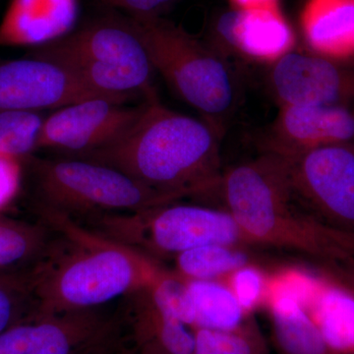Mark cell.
I'll list each match as a JSON object with an SVG mask.
<instances>
[{
	"instance_id": "cell-1",
	"label": "cell",
	"mask_w": 354,
	"mask_h": 354,
	"mask_svg": "<svg viewBox=\"0 0 354 354\" xmlns=\"http://www.w3.org/2000/svg\"><path fill=\"white\" fill-rule=\"evenodd\" d=\"M57 239L32 271L35 315L106 307L152 285L160 262L95 234L64 215L38 209Z\"/></svg>"
},
{
	"instance_id": "cell-2",
	"label": "cell",
	"mask_w": 354,
	"mask_h": 354,
	"mask_svg": "<svg viewBox=\"0 0 354 354\" xmlns=\"http://www.w3.org/2000/svg\"><path fill=\"white\" fill-rule=\"evenodd\" d=\"M221 136L209 123L146 100L138 120L111 145L75 157L185 196L220 187Z\"/></svg>"
},
{
	"instance_id": "cell-3",
	"label": "cell",
	"mask_w": 354,
	"mask_h": 354,
	"mask_svg": "<svg viewBox=\"0 0 354 354\" xmlns=\"http://www.w3.org/2000/svg\"><path fill=\"white\" fill-rule=\"evenodd\" d=\"M218 189L251 245L295 251L316 264L354 259V234L309 213L272 153L265 152L223 172Z\"/></svg>"
},
{
	"instance_id": "cell-4",
	"label": "cell",
	"mask_w": 354,
	"mask_h": 354,
	"mask_svg": "<svg viewBox=\"0 0 354 354\" xmlns=\"http://www.w3.org/2000/svg\"><path fill=\"white\" fill-rule=\"evenodd\" d=\"M31 57L60 65L113 101L127 104L158 97L156 70L128 16L95 18L64 38L35 48Z\"/></svg>"
},
{
	"instance_id": "cell-5",
	"label": "cell",
	"mask_w": 354,
	"mask_h": 354,
	"mask_svg": "<svg viewBox=\"0 0 354 354\" xmlns=\"http://www.w3.org/2000/svg\"><path fill=\"white\" fill-rule=\"evenodd\" d=\"M156 73L223 137L239 102V86L213 46L162 17L131 18Z\"/></svg>"
},
{
	"instance_id": "cell-6",
	"label": "cell",
	"mask_w": 354,
	"mask_h": 354,
	"mask_svg": "<svg viewBox=\"0 0 354 354\" xmlns=\"http://www.w3.org/2000/svg\"><path fill=\"white\" fill-rule=\"evenodd\" d=\"M38 208L74 221L156 208L187 197L151 187L108 165L83 158H32Z\"/></svg>"
},
{
	"instance_id": "cell-7",
	"label": "cell",
	"mask_w": 354,
	"mask_h": 354,
	"mask_svg": "<svg viewBox=\"0 0 354 354\" xmlns=\"http://www.w3.org/2000/svg\"><path fill=\"white\" fill-rule=\"evenodd\" d=\"M177 202L136 213L91 216L82 227L158 262L209 244L252 246L227 209Z\"/></svg>"
},
{
	"instance_id": "cell-8",
	"label": "cell",
	"mask_w": 354,
	"mask_h": 354,
	"mask_svg": "<svg viewBox=\"0 0 354 354\" xmlns=\"http://www.w3.org/2000/svg\"><path fill=\"white\" fill-rule=\"evenodd\" d=\"M272 155L293 194L309 213L354 234V142Z\"/></svg>"
},
{
	"instance_id": "cell-9",
	"label": "cell",
	"mask_w": 354,
	"mask_h": 354,
	"mask_svg": "<svg viewBox=\"0 0 354 354\" xmlns=\"http://www.w3.org/2000/svg\"><path fill=\"white\" fill-rule=\"evenodd\" d=\"M124 327L122 309L34 315L0 334V354H115Z\"/></svg>"
},
{
	"instance_id": "cell-10",
	"label": "cell",
	"mask_w": 354,
	"mask_h": 354,
	"mask_svg": "<svg viewBox=\"0 0 354 354\" xmlns=\"http://www.w3.org/2000/svg\"><path fill=\"white\" fill-rule=\"evenodd\" d=\"M144 104L128 106L94 97L55 109L44 118L39 149L62 151L75 157L111 145L138 120Z\"/></svg>"
},
{
	"instance_id": "cell-11",
	"label": "cell",
	"mask_w": 354,
	"mask_h": 354,
	"mask_svg": "<svg viewBox=\"0 0 354 354\" xmlns=\"http://www.w3.org/2000/svg\"><path fill=\"white\" fill-rule=\"evenodd\" d=\"M269 84L279 106H354V70L315 53H286L272 64Z\"/></svg>"
},
{
	"instance_id": "cell-12",
	"label": "cell",
	"mask_w": 354,
	"mask_h": 354,
	"mask_svg": "<svg viewBox=\"0 0 354 354\" xmlns=\"http://www.w3.org/2000/svg\"><path fill=\"white\" fill-rule=\"evenodd\" d=\"M94 97L111 100L48 60L31 57L0 64V111H55Z\"/></svg>"
},
{
	"instance_id": "cell-13",
	"label": "cell",
	"mask_w": 354,
	"mask_h": 354,
	"mask_svg": "<svg viewBox=\"0 0 354 354\" xmlns=\"http://www.w3.org/2000/svg\"><path fill=\"white\" fill-rule=\"evenodd\" d=\"M354 142V106H281L266 137L265 152L288 155Z\"/></svg>"
},
{
	"instance_id": "cell-14",
	"label": "cell",
	"mask_w": 354,
	"mask_h": 354,
	"mask_svg": "<svg viewBox=\"0 0 354 354\" xmlns=\"http://www.w3.org/2000/svg\"><path fill=\"white\" fill-rule=\"evenodd\" d=\"M295 43V32L279 8H232L214 21L209 44H221L249 59L274 64Z\"/></svg>"
},
{
	"instance_id": "cell-15",
	"label": "cell",
	"mask_w": 354,
	"mask_h": 354,
	"mask_svg": "<svg viewBox=\"0 0 354 354\" xmlns=\"http://www.w3.org/2000/svg\"><path fill=\"white\" fill-rule=\"evenodd\" d=\"M79 0H10L0 21V46L39 48L76 29Z\"/></svg>"
},
{
	"instance_id": "cell-16",
	"label": "cell",
	"mask_w": 354,
	"mask_h": 354,
	"mask_svg": "<svg viewBox=\"0 0 354 354\" xmlns=\"http://www.w3.org/2000/svg\"><path fill=\"white\" fill-rule=\"evenodd\" d=\"M281 269L270 274L264 308L277 354H339L330 348Z\"/></svg>"
},
{
	"instance_id": "cell-17",
	"label": "cell",
	"mask_w": 354,
	"mask_h": 354,
	"mask_svg": "<svg viewBox=\"0 0 354 354\" xmlns=\"http://www.w3.org/2000/svg\"><path fill=\"white\" fill-rule=\"evenodd\" d=\"M123 301L125 326L135 348L150 354H194L193 330L153 304L147 288Z\"/></svg>"
},
{
	"instance_id": "cell-18",
	"label": "cell",
	"mask_w": 354,
	"mask_h": 354,
	"mask_svg": "<svg viewBox=\"0 0 354 354\" xmlns=\"http://www.w3.org/2000/svg\"><path fill=\"white\" fill-rule=\"evenodd\" d=\"M302 305L330 348L354 354L353 290L316 270Z\"/></svg>"
},
{
	"instance_id": "cell-19",
	"label": "cell",
	"mask_w": 354,
	"mask_h": 354,
	"mask_svg": "<svg viewBox=\"0 0 354 354\" xmlns=\"http://www.w3.org/2000/svg\"><path fill=\"white\" fill-rule=\"evenodd\" d=\"M300 26L312 53L333 60L354 57V0H307Z\"/></svg>"
},
{
	"instance_id": "cell-20",
	"label": "cell",
	"mask_w": 354,
	"mask_h": 354,
	"mask_svg": "<svg viewBox=\"0 0 354 354\" xmlns=\"http://www.w3.org/2000/svg\"><path fill=\"white\" fill-rule=\"evenodd\" d=\"M55 228L0 216V274L31 272L57 239Z\"/></svg>"
},
{
	"instance_id": "cell-21",
	"label": "cell",
	"mask_w": 354,
	"mask_h": 354,
	"mask_svg": "<svg viewBox=\"0 0 354 354\" xmlns=\"http://www.w3.org/2000/svg\"><path fill=\"white\" fill-rule=\"evenodd\" d=\"M186 281L194 313L192 329L234 330L253 316L244 311L225 281Z\"/></svg>"
},
{
	"instance_id": "cell-22",
	"label": "cell",
	"mask_w": 354,
	"mask_h": 354,
	"mask_svg": "<svg viewBox=\"0 0 354 354\" xmlns=\"http://www.w3.org/2000/svg\"><path fill=\"white\" fill-rule=\"evenodd\" d=\"M248 263L243 247L209 244L176 255L172 271L191 281H220Z\"/></svg>"
},
{
	"instance_id": "cell-23",
	"label": "cell",
	"mask_w": 354,
	"mask_h": 354,
	"mask_svg": "<svg viewBox=\"0 0 354 354\" xmlns=\"http://www.w3.org/2000/svg\"><path fill=\"white\" fill-rule=\"evenodd\" d=\"M192 330L194 354H269L267 342L253 316L234 330Z\"/></svg>"
},
{
	"instance_id": "cell-24",
	"label": "cell",
	"mask_w": 354,
	"mask_h": 354,
	"mask_svg": "<svg viewBox=\"0 0 354 354\" xmlns=\"http://www.w3.org/2000/svg\"><path fill=\"white\" fill-rule=\"evenodd\" d=\"M44 121L39 111H0V156L21 160L39 150Z\"/></svg>"
},
{
	"instance_id": "cell-25",
	"label": "cell",
	"mask_w": 354,
	"mask_h": 354,
	"mask_svg": "<svg viewBox=\"0 0 354 354\" xmlns=\"http://www.w3.org/2000/svg\"><path fill=\"white\" fill-rule=\"evenodd\" d=\"M32 271L0 274V334L36 313Z\"/></svg>"
},
{
	"instance_id": "cell-26",
	"label": "cell",
	"mask_w": 354,
	"mask_h": 354,
	"mask_svg": "<svg viewBox=\"0 0 354 354\" xmlns=\"http://www.w3.org/2000/svg\"><path fill=\"white\" fill-rule=\"evenodd\" d=\"M270 274L253 262L242 266L221 281H225L248 315L264 308Z\"/></svg>"
},
{
	"instance_id": "cell-27",
	"label": "cell",
	"mask_w": 354,
	"mask_h": 354,
	"mask_svg": "<svg viewBox=\"0 0 354 354\" xmlns=\"http://www.w3.org/2000/svg\"><path fill=\"white\" fill-rule=\"evenodd\" d=\"M102 4L114 10L127 13L128 17H162L178 0H100Z\"/></svg>"
},
{
	"instance_id": "cell-28",
	"label": "cell",
	"mask_w": 354,
	"mask_h": 354,
	"mask_svg": "<svg viewBox=\"0 0 354 354\" xmlns=\"http://www.w3.org/2000/svg\"><path fill=\"white\" fill-rule=\"evenodd\" d=\"M21 160L0 156V212L17 195L21 186Z\"/></svg>"
},
{
	"instance_id": "cell-29",
	"label": "cell",
	"mask_w": 354,
	"mask_h": 354,
	"mask_svg": "<svg viewBox=\"0 0 354 354\" xmlns=\"http://www.w3.org/2000/svg\"><path fill=\"white\" fill-rule=\"evenodd\" d=\"M316 270L337 279L354 291V259L344 262L319 263L316 264Z\"/></svg>"
},
{
	"instance_id": "cell-30",
	"label": "cell",
	"mask_w": 354,
	"mask_h": 354,
	"mask_svg": "<svg viewBox=\"0 0 354 354\" xmlns=\"http://www.w3.org/2000/svg\"><path fill=\"white\" fill-rule=\"evenodd\" d=\"M234 8H279V0H230Z\"/></svg>"
},
{
	"instance_id": "cell-31",
	"label": "cell",
	"mask_w": 354,
	"mask_h": 354,
	"mask_svg": "<svg viewBox=\"0 0 354 354\" xmlns=\"http://www.w3.org/2000/svg\"><path fill=\"white\" fill-rule=\"evenodd\" d=\"M129 354H150L147 353L145 351H139V349L135 348L134 346L130 349Z\"/></svg>"
},
{
	"instance_id": "cell-32",
	"label": "cell",
	"mask_w": 354,
	"mask_h": 354,
	"mask_svg": "<svg viewBox=\"0 0 354 354\" xmlns=\"http://www.w3.org/2000/svg\"><path fill=\"white\" fill-rule=\"evenodd\" d=\"M130 349L123 348L121 349V351H118V353H116L115 354H129Z\"/></svg>"
}]
</instances>
